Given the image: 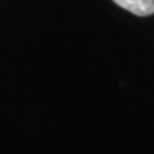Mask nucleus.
Segmentation results:
<instances>
[{
	"label": "nucleus",
	"mask_w": 154,
	"mask_h": 154,
	"mask_svg": "<svg viewBox=\"0 0 154 154\" xmlns=\"http://www.w3.org/2000/svg\"><path fill=\"white\" fill-rule=\"evenodd\" d=\"M121 8L134 13L135 16L146 17L154 13V0H113Z\"/></svg>",
	"instance_id": "f257e3e1"
}]
</instances>
